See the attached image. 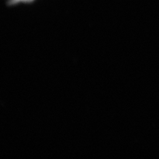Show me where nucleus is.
<instances>
[{
  "mask_svg": "<svg viewBox=\"0 0 159 159\" xmlns=\"http://www.w3.org/2000/svg\"><path fill=\"white\" fill-rule=\"evenodd\" d=\"M33 0H10V2L9 3V4H15V3H17L19 2H33Z\"/></svg>",
  "mask_w": 159,
  "mask_h": 159,
  "instance_id": "nucleus-1",
  "label": "nucleus"
}]
</instances>
